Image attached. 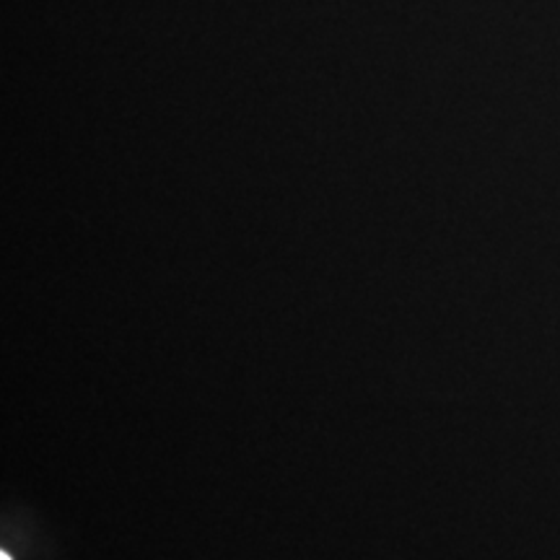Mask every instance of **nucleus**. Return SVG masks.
Segmentation results:
<instances>
[{
	"instance_id": "obj_1",
	"label": "nucleus",
	"mask_w": 560,
	"mask_h": 560,
	"mask_svg": "<svg viewBox=\"0 0 560 560\" xmlns=\"http://www.w3.org/2000/svg\"><path fill=\"white\" fill-rule=\"evenodd\" d=\"M0 560H11L9 556H5V552H3V556H0Z\"/></svg>"
}]
</instances>
